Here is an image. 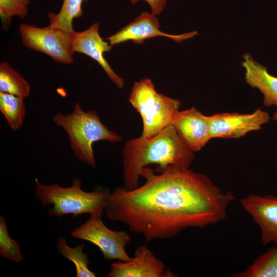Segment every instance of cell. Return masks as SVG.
<instances>
[{
    "mask_svg": "<svg viewBox=\"0 0 277 277\" xmlns=\"http://www.w3.org/2000/svg\"><path fill=\"white\" fill-rule=\"evenodd\" d=\"M141 176L145 180L142 186L118 187L110 192L104 211L148 243L171 238L188 227L202 229L222 222L234 199L231 192L189 168L170 166L156 174L145 167Z\"/></svg>",
    "mask_w": 277,
    "mask_h": 277,
    "instance_id": "cell-1",
    "label": "cell"
},
{
    "mask_svg": "<svg viewBox=\"0 0 277 277\" xmlns=\"http://www.w3.org/2000/svg\"><path fill=\"white\" fill-rule=\"evenodd\" d=\"M124 187L133 189L139 186L143 168L157 165L161 173L168 167L189 168L194 160L192 152L178 135L173 125L155 135L140 136L128 141L122 150Z\"/></svg>",
    "mask_w": 277,
    "mask_h": 277,
    "instance_id": "cell-2",
    "label": "cell"
},
{
    "mask_svg": "<svg viewBox=\"0 0 277 277\" xmlns=\"http://www.w3.org/2000/svg\"><path fill=\"white\" fill-rule=\"evenodd\" d=\"M52 120L66 132L75 156L93 168L96 167V162L93 144L100 141L115 143L122 140L115 131L110 130L102 122L95 111L85 112L78 102L75 103L72 113H57Z\"/></svg>",
    "mask_w": 277,
    "mask_h": 277,
    "instance_id": "cell-3",
    "label": "cell"
},
{
    "mask_svg": "<svg viewBox=\"0 0 277 277\" xmlns=\"http://www.w3.org/2000/svg\"><path fill=\"white\" fill-rule=\"evenodd\" d=\"M81 185L82 181L77 177L68 187H62L57 183L46 185L36 180L35 196L43 206H52L48 211L52 216L61 217L71 214L74 217L86 213L102 215L110 192L98 189L85 191Z\"/></svg>",
    "mask_w": 277,
    "mask_h": 277,
    "instance_id": "cell-4",
    "label": "cell"
},
{
    "mask_svg": "<svg viewBox=\"0 0 277 277\" xmlns=\"http://www.w3.org/2000/svg\"><path fill=\"white\" fill-rule=\"evenodd\" d=\"M129 102L140 114L143 131L140 136L152 137L173 125L181 101L158 93L152 81L144 78L134 83Z\"/></svg>",
    "mask_w": 277,
    "mask_h": 277,
    "instance_id": "cell-5",
    "label": "cell"
},
{
    "mask_svg": "<svg viewBox=\"0 0 277 277\" xmlns=\"http://www.w3.org/2000/svg\"><path fill=\"white\" fill-rule=\"evenodd\" d=\"M102 216L91 214L85 223L73 230L71 236L95 245L105 260L129 261L131 258L126 252V246L131 241V236L124 231L109 229Z\"/></svg>",
    "mask_w": 277,
    "mask_h": 277,
    "instance_id": "cell-6",
    "label": "cell"
},
{
    "mask_svg": "<svg viewBox=\"0 0 277 277\" xmlns=\"http://www.w3.org/2000/svg\"><path fill=\"white\" fill-rule=\"evenodd\" d=\"M19 34L27 48L43 53L58 63H73V53L69 32L49 26L38 27L22 24L19 27Z\"/></svg>",
    "mask_w": 277,
    "mask_h": 277,
    "instance_id": "cell-7",
    "label": "cell"
},
{
    "mask_svg": "<svg viewBox=\"0 0 277 277\" xmlns=\"http://www.w3.org/2000/svg\"><path fill=\"white\" fill-rule=\"evenodd\" d=\"M209 118L212 138H232L259 130L269 122L270 116L267 112L259 108L252 113H220L209 116Z\"/></svg>",
    "mask_w": 277,
    "mask_h": 277,
    "instance_id": "cell-8",
    "label": "cell"
},
{
    "mask_svg": "<svg viewBox=\"0 0 277 277\" xmlns=\"http://www.w3.org/2000/svg\"><path fill=\"white\" fill-rule=\"evenodd\" d=\"M108 277H174L175 275L146 245L137 246L128 262L113 263Z\"/></svg>",
    "mask_w": 277,
    "mask_h": 277,
    "instance_id": "cell-9",
    "label": "cell"
},
{
    "mask_svg": "<svg viewBox=\"0 0 277 277\" xmlns=\"http://www.w3.org/2000/svg\"><path fill=\"white\" fill-rule=\"evenodd\" d=\"M99 23L95 22L88 29L81 32H69L71 41V50L74 54H85L96 61L103 68L109 79L119 88L124 86V79L112 69L104 57V53L109 51L112 46L104 41L98 32Z\"/></svg>",
    "mask_w": 277,
    "mask_h": 277,
    "instance_id": "cell-10",
    "label": "cell"
},
{
    "mask_svg": "<svg viewBox=\"0 0 277 277\" xmlns=\"http://www.w3.org/2000/svg\"><path fill=\"white\" fill-rule=\"evenodd\" d=\"M240 202L259 226L262 244L273 242L277 245V197L251 194L241 199Z\"/></svg>",
    "mask_w": 277,
    "mask_h": 277,
    "instance_id": "cell-11",
    "label": "cell"
},
{
    "mask_svg": "<svg viewBox=\"0 0 277 277\" xmlns=\"http://www.w3.org/2000/svg\"><path fill=\"white\" fill-rule=\"evenodd\" d=\"M158 18L152 13L144 12L133 22L106 38L112 46L131 40L136 44H143L145 39L155 37H169L175 42H181L196 35V31L181 35H172L162 32Z\"/></svg>",
    "mask_w": 277,
    "mask_h": 277,
    "instance_id": "cell-12",
    "label": "cell"
},
{
    "mask_svg": "<svg viewBox=\"0 0 277 277\" xmlns=\"http://www.w3.org/2000/svg\"><path fill=\"white\" fill-rule=\"evenodd\" d=\"M173 126L179 136L193 152L201 150L212 138L209 116L195 107L179 111Z\"/></svg>",
    "mask_w": 277,
    "mask_h": 277,
    "instance_id": "cell-13",
    "label": "cell"
},
{
    "mask_svg": "<svg viewBox=\"0 0 277 277\" xmlns=\"http://www.w3.org/2000/svg\"><path fill=\"white\" fill-rule=\"evenodd\" d=\"M244 60L242 65L245 69L246 83L263 93L265 106L277 107V77L269 74L267 68L254 61L250 54H245Z\"/></svg>",
    "mask_w": 277,
    "mask_h": 277,
    "instance_id": "cell-14",
    "label": "cell"
},
{
    "mask_svg": "<svg viewBox=\"0 0 277 277\" xmlns=\"http://www.w3.org/2000/svg\"><path fill=\"white\" fill-rule=\"evenodd\" d=\"M29 83L8 62L0 64V91L24 98L30 94Z\"/></svg>",
    "mask_w": 277,
    "mask_h": 277,
    "instance_id": "cell-15",
    "label": "cell"
},
{
    "mask_svg": "<svg viewBox=\"0 0 277 277\" xmlns=\"http://www.w3.org/2000/svg\"><path fill=\"white\" fill-rule=\"evenodd\" d=\"M24 98L0 91V111L9 127L14 131L23 125L26 108Z\"/></svg>",
    "mask_w": 277,
    "mask_h": 277,
    "instance_id": "cell-16",
    "label": "cell"
},
{
    "mask_svg": "<svg viewBox=\"0 0 277 277\" xmlns=\"http://www.w3.org/2000/svg\"><path fill=\"white\" fill-rule=\"evenodd\" d=\"M233 277H277V246L259 256L244 270L235 273Z\"/></svg>",
    "mask_w": 277,
    "mask_h": 277,
    "instance_id": "cell-17",
    "label": "cell"
},
{
    "mask_svg": "<svg viewBox=\"0 0 277 277\" xmlns=\"http://www.w3.org/2000/svg\"><path fill=\"white\" fill-rule=\"evenodd\" d=\"M56 247L58 253L71 261L75 265L76 277H95V274L89 268L90 262L88 260V255L83 252L84 247L83 243L75 247H71L64 237L57 239Z\"/></svg>",
    "mask_w": 277,
    "mask_h": 277,
    "instance_id": "cell-18",
    "label": "cell"
},
{
    "mask_svg": "<svg viewBox=\"0 0 277 277\" xmlns=\"http://www.w3.org/2000/svg\"><path fill=\"white\" fill-rule=\"evenodd\" d=\"M88 0H64L60 11L48 14L49 26L61 29L67 32L74 31L72 22L83 14L82 5Z\"/></svg>",
    "mask_w": 277,
    "mask_h": 277,
    "instance_id": "cell-19",
    "label": "cell"
},
{
    "mask_svg": "<svg viewBox=\"0 0 277 277\" xmlns=\"http://www.w3.org/2000/svg\"><path fill=\"white\" fill-rule=\"evenodd\" d=\"M0 255L4 259L16 263L24 259L18 242L10 236L5 219L2 215L0 216Z\"/></svg>",
    "mask_w": 277,
    "mask_h": 277,
    "instance_id": "cell-20",
    "label": "cell"
},
{
    "mask_svg": "<svg viewBox=\"0 0 277 277\" xmlns=\"http://www.w3.org/2000/svg\"><path fill=\"white\" fill-rule=\"evenodd\" d=\"M29 3V0H0V15L4 27H8L13 16L24 18Z\"/></svg>",
    "mask_w": 277,
    "mask_h": 277,
    "instance_id": "cell-21",
    "label": "cell"
},
{
    "mask_svg": "<svg viewBox=\"0 0 277 277\" xmlns=\"http://www.w3.org/2000/svg\"><path fill=\"white\" fill-rule=\"evenodd\" d=\"M132 4H135L140 0H130ZM147 2L151 7L152 13L160 15L166 6L167 0H144Z\"/></svg>",
    "mask_w": 277,
    "mask_h": 277,
    "instance_id": "cell-22",
    "label": "cell"
},
{
    "mask_svg": "<svg viewBox=\"0 0 277 277\" xmlns=\"http://www.w3.org/2000/svg\"><path fill=\"white\" fill-rule=\"evenodd\" d=\"M272 118L274 121H277V110L273 114Z\"/></svg>",
    "mask_w": 277,
    "mask_h": 277,
    "instance_id": "cell-23",
    "label": "cell"
}]
</instances>
